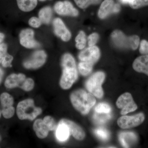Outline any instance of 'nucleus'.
<instances>
[{"label":"nucleus","instance_id":"nucleus-7","mask_svg":"<svg viewBox=\"0 0 148 148\" xmlns=\"http://www.w3.org/2000/svg\"><path fill=\"white\" fill-rule=\"evenodd\" d=\"M145 119V115L140 113L131 116H123L117 121V124L123 129H128L137 127L142 124Z\"/></svg>","mask_w":148,"mask_h":148},{"label":"nucleus","instance_id":"nucleus-29","mask_svg":"<svg viewBox=\"0 0 148 148\" xmlns=\"http://www.w3.org/2000/svg\"><path fill=\"white\" fill-rule=\"evenodd\" d=\"M95 134L98 138L103 141H106L110 138V133L108 130L104 128L100 127L94 130Z\"/></svg>","mask_w":148,"mask_h":148},{"label":"nucleus","instance_id":"nucleus-23","mask_svg":"<svg viewBox=\"0 0 148 148\" xmlns=\"http://www.w3.org/2000/svg\"><path fill=\"white\" fill-rule=\"evenodd\" d=\"M76 47L79 50L84 49L86 45V36L83 31H80L75 38Z\"/></svg>","mask_w":148,"mask_h":148},{"label":"nucleus","instance_id":"nucleus-43","mask_svg":"<svg viewBox=\"0 0 148 148\" xmlns=\"http://www.w3.org/2000/svg\"><path fill=\"white\" fill-rule=\"evenodd\" d=\"M39 1H45L46 0H39Z\"/></svg>","mask_w":148,"mask_h":148},{"label":"nucleus","instance_id":"nucleus-33","mask_svg":"<svg viewBox=\"0 0 148 148\" xmlns=\"http://www.w3.org/2000/svg\"><path fill=\"white\" fill-rule=\"evenodd\" d=\"M99 38V35L97 33H94L89 35L88 38V42L89 47L94 46L98 42Z\"/></svg>","mask_w":148,"mask_h":148},{"label":"nucleus","instance_id":"nucleus-28","mask_svg":"<svg viewBox=\"0 0 148 148\" xmlns=\"http://www.w3.org/2000/svg\"><path fill=\"white\" fill-rule=\"evenodd\" d=\"M95 112L98 113L109 114L110 112L111 108L108 104L101 103H99L95 107Z\"/></svg>","mask_w":148,"mask_h":148},{"label":"nucleus","instance_id":"nucleus-4","mask_svg":"<svg viewBox=\"0 0 148 148\" xmlns=\"http://www.w3.org/2000/svg\"><path fill=\"white\" fill-rule=\"evenodd\" d=\"M111 39L114 45L119 48L130 49L133 50L138 49L140 44V38L137 35L126 36L119 30L114 31L111 34Z\"/></svg>","mask_w":148,"mask_h":148},{"label":"nucleus","instance_id":"nucleus-42","mask_svg":"<svg viewBox=\"0 0 148 148\" xmlns=\"http://www.w3.org/2000/svg\"><path fill=\"white\" fill-rule=\"evenodd\" d=\"M2 114V111L0 110V118H1V115Z\"/></svg>","mask_w":148,"mask_h":148},{"label":"nucleus","instance_id":"nucleus-14","mask_svg":"<svg viewBox=\"0 0 148 148\" xmlns=\"http://www.w3.org/2000/svg\"><path fill=\"white\" fill-rule=\"evenodd\" d=\"M59 123L66 125L69 127L70 133L75 139L82 140L85 137V133L81 127L79 126L74 122L67 119H62Z\"/></svg>","mask_w":148,"mask_h":148},{"label":"nucleus","instance_id":"nucleus-32","mask_svg":"<svg viewBox=\"0 0 148 148\" xmlns=\"http://www.w3.org/2000/svg\"><path fill=\"white\" fill-rule=\"evenodd\" d=\"M15 112V109L12 106L7 107V108H3L2 110V114L3 116L5 119H10L14 115Z\"/></svg>","mask_w":148,"mask_h":148},{"label":"nucleus","instance_id":"nucleus-41","mask_svg":"<svg viewBox=\"0 0 148 148\" xmlns=\"http://www.w3.org/2000/svg\"><path fill=\"white\" fill-rule=\"evenodd\" d=\"M3 75V73L2 70L0 69V83L1 82L2 78Z\"/></svg>","mask_w":148,"mask_h":148},{"label":"nucleus","instance_id":"nucleus-12","mask_svg":"<svg viewBox=\"0 0 148 148\" xmlns=\"http://www.w3.org/2000/svg\"><path fill=\"white\" fill-rule=\"evenodd\" d=\"M53 32L54 34L64 42H68L71 38V34L62 19L60 18H54L53 21Z\"/></svg>","mask_w":148,"mask_h":148},{"label":"nucleus","instance_id":"nucleus-37","mask_svg":"<svg viewBox=\"0 0 148 148\" xmlns=\"http://www.w3.org/2000/svg\"><path fill=\"white\" fill-rule=\"evenodd\" d=\"M8 46L5 43H1L0 44V54L5 55L7 53Z\"/></svg>","mask_w":148,"mask_h":148},{"label":"nucleus","instance_id":"nucleus-1","mask_svg":"<svg viewBox=\"0 0 148 148\" xmlns=\"http://www.w3.org/2000/svg\"><path fill=\"white\" fill-rule=\"evenodd\" d=\"M61 66L63 72L60 79V86L66 90L71 88L78 78L75 61L71 54L66 53L63 56Z\"/></svg>","mask_w":148,"mask_h":148},{"label":"nucleus","instance_id":"nucleus-13","mask_svg":"<svg viewBox=\"0 0 148 148\" xmlns=\"http://www.w3.org/2000/svg\"><path fill=\"white\" fill-rule=\"evenodd\" d=\"M100 57V51L96 46L89 47L81 51L78 57L81 61L89 62L94 64Z\"/></svg>","mask_w":148,"mask_h":148},{"label":"nucleus","instance_id":"nucleus-22","mask_svg":"<svg viewBox=\"0 0 148 148\" xmlns=\"http://www.w3.org/2000/svg\"><path fill=\"white\" fill-rule=\"evenodd\" d=\"M94 64L89 62L81 61L78 64V69L80 73L83 76H87L92 71Z\"/></svg>","mask_w":148,"mask_h":148},{"label":"nucleus","instance_id":"nucleus-15","mask_svg":"<svg viewBox=\"0 0 148 148\" xmlns=\"http://www.w3.org/2000/svg\"><path fill=\"white\" fill-rule=\"evenodd\" d=\"M132 67L135 71L148 76V55L141 56L136 58L132 64Z\"/></svg>","mask_w":148,"mask_h":148},{"label":"nucleus","instance_id":"nucleus-35","mask_svg":"<svg viewBox=\"0 0 148 148\" xmlns=\"http://www.w3.org/2000/svg\"><path fill=\"white\" fill-rule=\"evenodd\" d=\"M139 51L141 54L148 55V42L145 40L141 41L140 43Z\"/></svg>","mask_w":148,"mask_h":148},{"label":"nucleus","instance_id":"nucleus-6","mask_svg":"<svg viewBox=\"0 0 148 148\" xmlns=\"http://www.w3.org/2000/svg\"><path fill=\"white\" fill-rule=\"evenodd\" d=\"M116 105L119 108L122 109L121 113L123 115L134 112L138 109V106L129 92H125L121 95L116 101Z\"/></svg>","mask_w":148,"mask_h":148},{"label":"nucleus","instance_id":"nucleus-26","mask_svg":"<svg viewBox=\"0 0 148 148\" xmlns=\"http://www.w3.org/2000/svg\"><path fill=\"white\" fill-rule=\"evenodd\" d=\"M111 118V116L109 114L98 113L95 112L93 116V119L96 123L103 124Z\"/></svg>","mask_w":148,"mask_h":148},{"label":"nucleus","instance_id":"nucleus-8","mask_svg":"<svg viewBox=\"0 0 148 148\" xmlns=\"http://www.w3.org/2000/svg\"><path fill=\"white\" fill-rule=\"evenodd\" d=\"M47 56L45 51L42 50H37L32 54L29 59L23 63L27 69H37L42 67L46 61Z\"/></svg>","mask_w":148,"mask_h":148},{"label":"nucleus","instance_id":"nucleus-11","mask_svg":"<svg viewBox=\"0 0 148 148\" xmlns=\"http://www.w3.org/2000/svg\"><path fill=\"white\" fill-rule=\"evenodd\" d=\"M120 9L119 5L115 3L114 0H105L98 10V17L101 19H104L111 13L119 12Z\"/></svg>","mask_w":148,"mask_h":148},{"label":"nucleus","instance_id":"nucleus-30","mask_svg":"<svg viewBox=\"0 0 148 148\" xmlns=\"http://www.w3.org/2000/svg\"><path fill=\"white\" fill-rule=\"evenodd\" d=\"M43 121L45 125L47 126L49 130L53 131L56 129L57 127L56 123L52 117L49 116H46L43 120Z\"/></svg>","mask_w":148,"mask_h":148},{"label":"nucleus","instance_id":"nucleus-18","mask_svg":"<svg viewBox=\"0 0 148 148\" xmlns=\"http://www.w3.org/2000/svg\"><path fill=\"white\" fill-rule=\"evenodd\" d=\"M119 140L124 147H129L130 145L134 144L137 140V136L132 132H121L119 135Z\"/></svg>","mask_w":148,"mask_h":148},{"label":"nucleus","instance_id":"nucleus-17","mask_svg":"<svg viewBox=\"0 0 148 148\" xmlns=\"http://www.w3.org/2000/svg\"><path fill=\"white\" fill-rule=\"evenodd\" d=\"M33 128L37 137L40 139H44L48 135L49 130L42 120L38 119L35 121L33 125Z\"/></svg>","mask_w":148,"mask_h":148},{"label":"nucleus","instance_id":"nucleus-27","mask_svg":"<svg viewBox=\"0 0 148 148\" xmlns=\"http://www.w3.org/2000/svg\"><path fill=\"white\" fill-rule=\"evenodd\" d=\"M133 9H138L148 6V0H131L128 4Z\"/></svg>","mask_w":148,"mask_h":148},{"label":"nucleus","instance_id":"nucleus-21","mask_svg":"<svg viewBox=\"0 0 148 148\" xmlns=\"http://www.w3.org/2000/svg\"><path fill=\"white\" fill-rule=\"evenodd\" d=\"M52 13V9L50 7H45L39 12L38 18L43 24H48L51 20Z\"/></svg>","mask_w":148,"mask_h":148},{"label":"nucleus","instance_id":"nucleus-34","mask_svg":"<svg viewBox=\"0 0 148 148\" xmlns=\"http://www.w3.org/2000/svg\"><path fill=\"white\" fill-rule=\"evenodd\" d=\"M42 22L38 17L33 16L29 19V24L31 27L34 28H38L40 27Z\"/></svg>","mask_w":148,"mask_h":148},{"label":"nucleus","instance_id":"nucleus-38","mask_svg":"<svg viewBox=\"0 0 148 148\" xmlns=\"http://www.w3.org/2000/svg\"><path fill=\"white\" fill-rule=\"evenodd\" d=\"M5 37V35L3 33L0 32V44L1 43H2L3 40L4 39Z\"/></svg>","mask_w":148,"mask_h":148},{"label":"nucleus","instance_id":"nucleus-31","mask_svg":"<svg viewBox=\"0 0 148 148\" xmlns=\"http://www.w3.org/2000/svg\"><path fill=\"white\" fill-rule=\"evenodd\" d=\"M34 82L31 78L26 79L24 82L20 86V87L26 91L32 90L34 86Z\"/></svg>","mask_w":148,"mask_h":148},{"label":"nucleus","instance_id":"nucleus-10","mask_svg":"<svg viewBox=\"0 0 148 148\" xmlns=\"http://www.w3.org/2000/svg\"><path fill=\"white\" fill-rule=\"evenodd\" d=\"M54 10L56 13L61 16H77L79 15V12L68 1H59L54 5Z\"/></svg>","mask_w":148,"mask_h":148},{"label":"nucleus","instance_id":"nucleus-25","mask_svg":"<svg viewBox=\"0 0 148 148\" xmlns=\"http://www.w3.org/2000/svg\"><path fill=\"white\" fill-rule=\"evenodd\" d=\"M102 0H74V1L79 8L86 9L91 5H98Z\"/></svg>","mask_w":148,"mask_h":148},{"label":"nucleus","instance_id":"nucleus-19","mask_svg":"<svg viewBox=\"0 0 148 148\" xmlns=\"http://www.w3.org/2000/svg\"><path fill=\"white\" fill-rule=\"evenodd\" d=\"M70 134L67 125L64 123H59L56 131V136L57 140L60 142H65L69 139Z\"/></svg>","mask_w":148,"mask_h":148},{"label":"nucleus","instance_id":"nucleus-3","mask_svg":"<svg viewBox=\"0 0 148 148\" xmlns=\"http://www.w3.org/2000/svg\"><path fill=\"white\" fill-rule=\"evenodd\" d=\"M42 110L35 107L34 100L27 99L18 103L16 108V114L20 120H34L41 114Z\"/></svg>","mask_w":148,"mask_h":148},{"label":"nucleus","instance_id":"nucleus-16","mask_svg":"<svg viewBox=\"0 0 148 148\" xmlns=\"http://www.w3.org/2000/svg\"><path fill=\"white\" fill-rule=\"evenodd\" d=\"M26 76L24 74H12L5 80V85L7 88H12L20 86L26 79Z\"/></svg>","mask_w":148,"mask_h":148},{"label":"nucleus","instance_id":"nucleus-24","mask_svg":"<svg viewBox=\"0 0 148 148\" xmlns=\"http://www.w3.org/2000/svg\"><path fill=\"white\" fill-rule=\"evenodd\" d=\"M0 101L3 108H7L13 105L14 99L10 94L3 92L0 96Z\"/></svg>","mask_w":148,"mask_h":148},{"label":"nucleus","instance_id":"nucleus-9","mask_svg":"<svg viewBox=\"0 0 148 148\" xmlns=\"http://www.w3.org/2000/svg\"><path fill=\"white\" fill-rule=\"evenodd\" d=\"M20 44L28 49L37 48L39 47V43L34 38V32L32 29H23L19 34Z\"/></svg>","mask_w":148,"mask_h":148},{"label":"nucleus","instance_id":"nucleus-2","mask_svg":"<svg viewBox=\"0 0 148 148\" xmlns=\"http://www.w3.org/2000/svg\"><path fill=\"white\" fill-rule=\"evenodd\" d=\"M70 98L75 108L82 114H87L96 103L94 95L82 89L74 91Z\"/></svg>","mask_w":148,"mask_h":148},{"label":"nucleus","instance_id":"nucleus-36","mask_svg":"<svg viewBox=\"0 0 148 148\" xmlns=\"http://www.w3.org/2000/svg\"><path fill=\"white\" fill-rule=\"evenodd\" d=\"M13 59V57L12 56L7 53L1 63L3 67L5 68L12 67L11 63Z\"/></svg>","mask_w":148,"mask_h":148},{"label":"nucleus","instance_id":"nucleus-5","mask_svg":"<svg viewBox=\"0 0 148 148\" xmlns=\"http://www.w3.org/2000/svg\"><path fill=\"white\" fill-rule=\"evenodd\" d=\"M105 79V74L102 72L93 74L86 83V89L92 95L99 98L103 97V92L102 88Z\"/></svg>","mask_w":148,"mask_h":148},{"label":"nucleus","instance_id":"nucleus-39","mask_svg":"<svg viewBox=\"0 0 148 148\" xmlns=\"http://www.w3.org/2000/svg\"><path fill=\"white\" fill-rule=\"evenodd\" d=\"M120 1L123 4H129L131 0H120Z\"/></svg>","mask_w":148,"mask_h":148},{"label":"nucleus","instance_id":"nucleus-20","mask_svg":"<svg viewBox=\"0 0 148 148\" xmlns=\"http://www.w3.org/2000/svg\"><path fill=\"white\" fill-rule=\"evenodd\" d=\"M18 8L24 12H29L34 9L38 0H16Z\"/></svg>","mask_w":148,"mask_h":148},{"label":"nucleus","instance_id":"nucleus-40","mask_svg":"<svg viewBox=\"0 0 148 148\" xmlns=\"http://www.w3.org/2000/svg\"><path fill=\"white\" fill-rule=\"evenodd\" d=\"M6 55V54H5V55L0 54V64H1L2 62Z\"/></svg>","mask_w":148,"mask_h":148}]
</instances>
